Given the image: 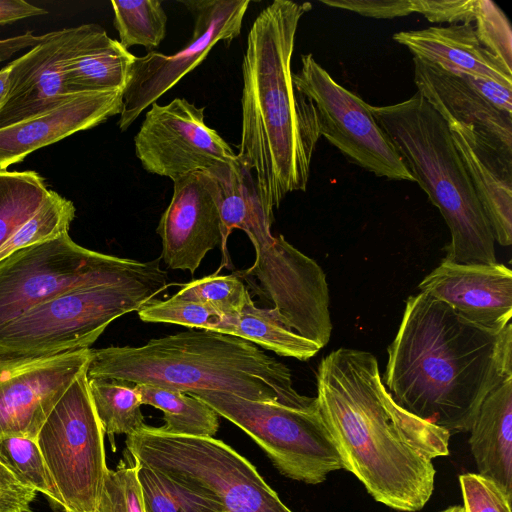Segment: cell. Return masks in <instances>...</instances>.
<instances>
[{"mask_svg":"<svg viewBox=\"0 0 512 512\" xmlns=\"http://www.w3.org/2000/svg\"><path fill=\"white\" fill-rule=\"evenodd\" d=\"M418 289L449 305L468 321L502 331L512 317V271L504 264L442 261Z\"/></svg>","mask_w":512,"mask_h":512,"instance_id":"e0dca14e","label":"cell"},{"mask_svg":"<svg viewBox=\"0 0 512 512\" xmlns=\"http://www.w3.org/2000/svg\"><path fill=\"white\" fill-rule=\"evenodd\" d=\"M413 6L433 23L472 24L476 0H413Z\"/></svg>","mask_w":512,"mask_h":512,"instance_id":"d590c367","label":"cell"},{"mask_svg":"<svg viewBox=\"0 0 512 512\" xmlns=\"http://www.w3.org/2000/svg\"><path fill=\"white\" fill-rule=\"evenodd\" d=\"M194 17L189 42L171 55L156 51L135 57L123 90L118 127L125 131L139 115L196 68L219 41L230 43L241 32L249 0L181 1Z\"/></svg>","mask_w":512,"mask_h":512,"instance_id":"7c38bea8","label":"cell"},{"mask_svg":"<svg viewBox=\"0 0 512 512\" xmlns=\"http://www.w3.org/2000/svg\"><path fill=\"white\" fill-rule=\"evenodd\" d=\"M440 512H465V509L462 505H454V506H450Z\"/></svg>","mask_w":512,"mask_h":512,"instance_id":"7bdbcfd3","label":"cell"},{"mask_svg":"<svg viewBox=\"0 0 512 512\" xmlns=\"http://www.w3.org/2000/svg\"><path fill=\"white\" fill-rule=\"evenodd\" d=\"M0 461L21 483L42 493L51 503L68 512L35 439L24 436L1 437Z\"/></svg>","mask_w":512,"mask_h":512,"instance_id":"f1b7e54d","label":"cell"},{"mask_svg":"<svg viewBox=\"0 0 512 512\" xmlns=\"http://www.w3.org/2000/svg\"><path fill=\"white\" fill-rule=\"evenodd\" d=\"M138 479L146 512H222L213 501L139 465Z\"/></svg>","mask_w":512,"mask_h":512,"instance_id":"f546056e","label":"cell"},{"mask_svg":"<svg viewBox=\"0 0 512 512\" xmlns=\"http://www.w3.org/2000/svg\"><path fill=\"white\" fill-rule=\"evenodd\" d=\"M392 38L407 47L414 57L436 64L446 71L492 79L512 88V71L480 42L473 24L401 31Z\"/></svg>","mask_w":512,"mask_h":512,"instance_id":"44dd1931","label":"cell"},{"mask_svg":"<svg viewBox=\"0 0 512 512\" xmlns=\"http://www.w3.org/2000/svg\"><path fill=\"white\" fill-rule=\"evenodd\" d=\"M120 44L155 51L166 35L167 16L159 0L111 1Z\"/></svg>","mask_w":512,"mask_h":512,"instance_id":"83f0119b","label":"cell"},{"mask_svg":"<svg viewBox=\"0 0 512 512\" xmlns=\"http://www.w3.org/2000/svg\"><path fill=\"white\" fill-rule=\"evenodd\" d=\"M469 432L478 474L512 493V376L486 396Z\"/></svg>","mask_w":512,"mask_h":512,"instance_id":"603a6c76","label":"cell"},{"mask_svg":"<svg viewBox=\"0 0 512 512\" xmlns=\"http://www.w3.org/2000/svg\"><path fill=\"white\" fill-rule=\"evenodd\" d=\"M47 13L45 9L24 0H0V25Z\"/></svg>","mask_w":512,"mask_h":512,"instance_id":"ab89813d","label":"cell"},{"mask_svg":"<svg viewBox=\"0 0 512 512\" xmlns=\"http://www.w3.org/2000/svg\"><path fill=\"white\" fill-rule=\"evenodd\" d=\"M167 285L159 257L137 275L63 292L0 328V358L52 356L90 348L113 320L138 311Z\"/></svg>","mask_w":512,"mask_h":512,"instance_id":"8992f818","label":"cell"},{"mask_svg":"<svg viewBox=\"0 0 512 512\" xmlns=\"http://www.w3.org/2000/svg\"><path fill=\"white\" fill-rule=\"evenodd\" d=\"M88 379L126 381L184 393L221 391L295 408L316 404L296 391L290 369L242 338L190 329L141 346L91 349Z\"/></svg>","mask_w":512,"mask_h":512,"instance_id":"277c9868","label":"cell"},{"mask_svg":"<svg viewBox=\"0 0 512 512\" xmlns=\"http://www.w3.org/2000/svg\"><path fill=\"white\" fill-rule=\"evenodd\" d=\"M387 353L397 404L450 435L469 432L486 396L512 376V324L489 330L420 292L406 300Z\"/></svg>","mask_w":512,"mask_h":512,"instance_id":"7a4b0ae2","label":"cell"},{"mask_svg":"<svg viewBox=\"0 0 512 512\" xmlns=\"http://www.w3.org/2000/svg\"><path fill=\"white\" fill-rule=\"evenodd\" d=\"M204 111L184 98L166 105L153 103L134 137L142 167L174 181L235 161L231 146L206 125Z\"/></svg>","mask_w":512,"mask_h":512,"instance_id":"4fadbf2b","label":"cell"},{"mask_svg":"<svg viewBox=\"0 0 512 512\" xmlns=\"http://www.w3.org/2000/svg\"><path fill=\"white\" fill-rule=\"evenodd\" d=\"M311 3L275 0L256 17L242 63V130L237 157L254 174L271 211L306 191L321 137L314 104L292 81L297 28Z\"/></svg>","mask_w":512,"mask_h":512,"instance_id":"3957f363","label":"cell"},{"mask_svg":"<svg viewBox=\"0 0 512 512\" xmlns=\"http://www.w3.org/2000/svg\"><path fill=\"white\" fill-rule=\"evenodd\" d=\"M321 3L377 19H391L414 13L413 0H321Z\"/></svg>","mask_w":512,"mask_h":512,"instance_id":"8d00e7d4","label":"cell"},{"mask_svg":"<svg viewBox=\"0 0 512 512\" xmlns=\"http://www.w3.org/2000/svg\"><path fill=\"white\" fill-rule=\"evenodd\" d=\"M11 68L12 64L10 62L8 65H6L0 70V104L2 103L8 92Z\"/></svg>","mask_w":512,"mask_h":512,"instance_id":"b9f144b4","label":"cell"},{"mask_svg":"<svg viewBox=\"0 0 512 512\" xmlns=\"http://www.w3.org/2000/svg\"><path fill=\"white\" fill-rule=\"evenodd\" d=\"M126 452L222 512H292L252 463L214 437L173 435L145 424L127 436Z\"/></svg>","mask_w":512,"mask_h":512,"instance_id":"52a82bcc","label":"cell"},{"mask_svg":"<svg viewBox=\"0 0 512 512\" xmlns=\"http://www.w3.org/2000/svg\"><path fill=\"white\" fill-rule=\"evenodd\" d=\"M156 232L162 241L160 259L168 268L192 275L209 251L221 248L220 191L213 175L195 171L174 180Z\"/></svg>","mask_w":512,"mask_h":512,"instance_id":"9a60e30c","label":"cell"},{"mask_svg":"<svg viewBox=\"0 0 512 512\" xmlns=\"http://www.w3.org/2000/svg\"><path fill=\"white\" fill-rule=\"evenodd\" d=\"M62 512H67V511H65V510H62Z\"/></svg>","mask_w":512,"mask_h":512,"instance_id":"ee69618b","label":"cell"},{"mask_svg":"<svg viewBox=\"0 0 512 512\" xmlns=\"http://www.w3.org/2000/svg\"><path fill=\"white\" fill-rule=\"evenodd\" d=\"M371 111L451 235L443 261L495 264V240L444 118L418 92Z\"/></svg>","mask_w":512,"mask_h":512,"instance_id":"5b68a950","label":"cell"},{"mask_svg":"<svg viewBox=\"0 0 512 512\" xmlns=\"http://www.w3.org/2000/svg\"><path fill=\"white\" fill-rule=\"evenodd\" d=\"M292 81L314 104L320 135L351 162L377 177L415 182L371 105L337 83L311 53L301 56V68L292 72Z\"/></svg>","mask_w":512,"mask_h":512,"instance_id":"8fae6325","label":"cell"},{"mask_svg":"<svg viewBox=\"0 0 512 512\" xmlns=\"http://www.w3.org/2000/svg\"><path fill=\"white\" fill-rule=\"evenodd\" d=\"M135 385L143 405L163 412L161 431L197 437H214L218 431L219 415L194 395L161 386Z\"/></svg>","mask_w":512,"mask_h":512,"instance_id":"d4e9b609","label":"cell"},{"mask_svg":"<svg viewBox=\"0 0 512 512\" xmlns=\"http://www.w3.org/2000/svg\"><path fill=\"white\" fill-rule=\"evenodd\" d=\"M36 491L25 486L0 461V512H31Z\"/></svg>","mask_w":512,"mask_h":512,"instance_id":"74e56055","label":"cell"},{"mask_svg":"<svg viewBox=\"0 0 512 512\" xmlns=\"http://www.w3.org/2000/svg\"><path fill=\"white\" fill-rule=\"evenodd\" d=\"M140 320L165 323L190 329H204L227 334L232 316H225L214 308L174 295L166 300L154 299L138 311Z\"/></svg>","mask_w":512,"mask_h":512,"instance_id":"4dcf8cb0","label":"cell"},{"mask_svg":"<svg viewBox=\"0 0 512 512\" xmlns=\"http://www.w3.org/2000/svg\"><path fill=\"white\" fill-rule=\"evenodd\" d=\"M81 25L48 37L11 62L8 92L0 104V129L48 112L78 94L66 86L64 63Z\"/></svg>","mask_w":512,"mask_h":512,"instance_id":"2e32d148","label":"cell"},{"mask_svg":"<svg viewBox=\"0 0 512 512\" xmlns=\"http://www.w3.org/2000/svg\"><path fill=\"white\" fill-rule=\"evenodd\" d=\"M453 74L458 75L465 83L484 97L494 107L512 114V88L484 77L464 73Z\"/></svg>","mask_w":512,"mask_h":512,"instance_id":"f35d334b","label":"cell"},{"mask_svg":"<svg viewBox=\"0 0 512 512\" xmlns=\"http://www.w3.org/2000/svg\"><path fill=\"white\" fill-rule=\"evenodd\" d=\"M189 394L249 435L287 478L314 485L343 469L317 402L308 408H295L221 391Z\"/></svg>","mask_w":512,"mask_h":512,"instance_id":"ba28073f","label":"cell"},{"mask_svg":"<svg viewBox=\"0 0 512 512\" xmlns=\"http://www.w3.org/2000/svg\"><path fill=\"white\" fill-rule=\"evenodd\" d=\"M48 35L49 32L43 35H35L31 31H27L24 34L0 39V63L22 49L34 47L45 40Z\"/></svg>","mask_w":512,"mask_h":512,"instance_id":"60d3db41","label":"cell"},{"mask_svg":"<svg viewBox=\"0 0 512 512\" xmlns=\"http://www.w3.org/2000/svg\"><path fill=\"white\" fill-rule=\"evenodd\" d=\"M91 348L25 358H0V438H37L49 413L88 367Z\"/></svg>","mask_w":512,"mask_h":512,"instance_id":"5bb4252c","label":"cell"},{"mask_svg":"<svg viewBox=\"0 0 512 512\" xmlns=\"http://www.w3.org/2000/svg\"><path fill=\"white\" fill-rule=\"evenodd\" d=\"M138 470L139 464L126 452L116 469H109L94 512H146Z\"/></svg>","mask_w":512,"mask_h":512,"instance_id":"d6a6232c","label":"cell"},{"mask_svg":"<svg viewBox=\"0 0 512 512\" xmlns=\"http://www.w3.org/2000/svg\"><path fill=\"white\" fill-rule=\"evenodd\" d=\"M104 434L86 368L53 407L36 438L68 512H94L99 503L109 472Z\"/></svg>","mask_w":512,"mask_h":512,"instance_id":"30bf717a","label":"cell"},{"mask_svg":"<svg viewBox=\"0 0 512 512\" xmlns=\"http://www.w3.org/2000/svg\"><path fill=\"white\" fill-rule=\"evenodd\" d=\"M122 102V90L81 93L48 112L0 129V170L120 114Z\"/></svg>","mask_w":512,"mask_h":512,"instance_id":"ac0fdd59","label":"cell"},{"mask_svg":"<svg viewBox=\"0 0 512 512\" xmlns=\"http://www.w3.org/2000/svg\"><path fill=\"white\" fill-rule=\"evenodd\" d=\"M135 55L97 24H83L64 63L71 94L124 90Z\"/></svg>","mask_w":512,"mask_h":512,"instance_id":"7402d4cb","label":"cell"},{"mask_svg":"<svg viewBox=\"0 0 512 512\" xmlns=\"http://www.w3.org/2000/svg\"><path fill=\"white\" fill-rule=\"evenodd\" d=\"M473 22L480 42L512 71V30L504 12L490 0H476Z\"/></svg>","mask_w":512,"mask_h":512,"instance_id":"836d02e7","label":"cell"},{"mask_svg":"<svg viewBox=\"0 0 512 512\" xmlns=\"http://www.w3.org/2000/svg\"><path fill=\"white\" fill-rule=\"evenodd\" d=\"M154 262L84 248L69 233L20 249L0 261V328L63 292L122 280L148 270Z\"/></svg>","mask_w":512,"mask_h":512,"instance_id":"9c48e42d","label":"cell"},{"mask_svg":"<svg viewBox=\"0 0 512 512\" xmlns=\"http://www.w3.org/2000/svg\"><path fill=\"white\" fill-rule=\"evenodd\" d=\"M89 391L104 433L113 450L114 435H130L144 423L142 401L135 384L106 379H88Z\"/></svg>","mask_w":512,"mask_h":512,"instance_id":"4316f807","label":"cell"},{"mask_svg":"<svg viewBox=\"0 0 512 512\" xmlns=\"http://www.w3.org/2000/svg\"><path fill=\"white\" fill-rule=\"evenodd\" d=\"M316 380L319 411L343 469L375 501L420 511L434 491L433 460L449 454L450 433L397 404L368 351H332L320 361Z\"/></svg>","mask_w":512,"mask_h":512,"instance_id":"6da1fadb","label":"cell"},{"mask_svg":"<svg viewBox=\"0 0 512 512\" xmlns=\"http://www.w3.org/2000/svg\"><path fill=\"white\" fill-rule=\"evenodd\" d=\"M227 335L236 336L274 353L307 361L321 349L289 328L275 308L257 307L249 296L230 323Z\"/></svg>","mask_w":512,"mask_h":512,"instance_id":"cb8c5ba5","label":"cell"},{"mask_svg":"<svg viewBox=\"0 0 512 512\" xmlns=\"http://www.w3.org/2000/svg\"><path fill=\"white\" fill-rule=\"evenodd\" d=\"M175 297L206 304L225 316L238 315L251 296L245 282L234 272L204 276L181 284Z\"/></svg>","mask_w":512,"mask_h":512,"instance_id":"1f68e13d","label":"cell"},{"mask_svg":"<svg viewBox=\"0 0 512 512\" xmlns=\"http://www.w3.org/2000/svg\"><path fill=\"white\" fill-rule=\"evenodd\" d=\"M417 91L449 123L467 125L512 151V114L494 107L458 75L413 57Z\"/></svg>","mask_w":512,"mask_h":512,"instance_id":"ffe728a7","label":"cell"},{"mask_svg":"<svg viewBox=\"0 0 512 512\" xmlns=\"http://www.w3.org/2000/svg\"><path fill=\"white\" fill-rule=\"evenodd\" d=\"M465 512H511L512 493L478 473L459 476Z\"/></svg>","mask_w":512,"mask_h":512,"instance_id":"e575fe53","label":"cell"},{"mask_svg":"<svg viewBox=\"0 0 512 512\" xmlns=\"http://www.w3.org/2000/svg\"><path fill=\"white\" fill-rule=\"evenodd\" d=\"M454 144L489 221L494 240L512 244V151L471 127L448 124Z\"/></svg>","mask_w":512,"mask_h":512,"instance_id":"d6986e66","label":"cell"},{"mask_svg":"<svg viewBox=\"0 0 512 512\" xmlns=\"http://www.w3.org/2000/svg\"><path fill=\"white\" fill-rule=\"evenodd\" d=\"M36 171L0 170V254L49 194Z\"/></svg>","mask_w":512,"mask_h":512,"instance_id":"484cf974","label":"cell"}]
</instances>
